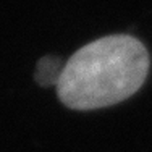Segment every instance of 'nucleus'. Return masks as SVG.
I'll return each mask as SVG.
<instances>
[{"label":"nucleus","instance_id":"2","mask_svg":"<svg viewBox=\"0 0 152 152\" xmlns=\"http://www.w3.org/2000/svg\"><path fill=\"white\" fill-rule=\"evenodd\" d=\"M65 68V63L58 57H44L39 60L36 68V81L41 86H57L61 71Z\"/></svg>","mask_w":152,"mask_h":152},{"label":"nucleus","instance_id":"1","mask_svg":"<svg viewBox=\"0 0 152 152\" xmlns=\"http://www.w3.org/2000/svg\"><path fill=\"white\" fill-rule=\"evenodd\" d=\"M149 53L136 37L107 36L89 42L66 60L57 83L63 105L94 110L118 104L146 81Z\"/></svg>","mask_w":152,"mask_h":152}]
</instances>
